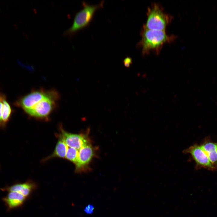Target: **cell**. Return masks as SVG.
<instances>
[{
  "label": "cell",
  "instance_id": "6da1fadb",
  "mask_svg": "<svg viewBox=\"0 0 217 217\" xmlns=\"http://www.w3.org/2000/svg\"><path fill=\"white\" fill-rule=\"evenodd\" d=\"M142 38L137 46L142 48V53L147 54L151 51L158 53L165 43L171 42L175 38L173 36L167 34L165 31L143 28L140 33Z\"/></svg>",
  "mask_w": 217,
  "mask_h": 217
},
{
  "label": "cell",
  "instance_id": "7a4b0ae2",
  "mask_svg": "<svg viewBox=\"0 0 217 217\" xmlns=\"http://www.w3.org/2000/svg\"><path fill=\"white\" fill-rule=\"evenodd\" d=\"M59 98V94L57 90H49L47 95L26 113L37 119L48 120L56 108Z\"/></svg>",
  "mask_w": 217,
  "mask_h": 217
},
{
  "label": "cell",
  "instance_id": "3957f363",
  "mask_svg": "<svg viewBox=\"0 0 217 217\" xmlns=\"http://www.w3.org/2000/svg\"><path fill=\"white\" fill-rule=\"evenodd\" d=\"M104 3V1H102L98 5H91L83 2V8L76 14L72 26L64 32V34L69 36H72L87 26L93 19L95 12L102 8Z\"/></svg>",
  "mask_w": 217,
  "mask_h": 217
},
{
  "label": "cell",
  "instance_id": "277c9868",
  "mask_svg": "<svg viewBox=\"0 0 217 217\" xmlns=\"http://www.w3.org/2000/svg\"><path fill=\"white\" fill-rule=\"evenodd\" d=\"M147 19L143 28L148 30L165 31L167 26L171 22V16L163 11L158 4L154 3L148 8Z\"/></svg>",
  "mask_w": 217,
  "mask_h": 217
},
{
  "label": "cell",
  "instance_id": "5b68a950",
  "mask_svg": "<svg viewBox=\"0 0 217 217\" xmlns=\"http://www.w3.org/2000/svg\"><path fill=\"white\" fill-rule=\"evenodd\" d=\"M49 91V90L41 88L33 90L29 93L19 97L13 104L22 109L26 113L45 97Z\"/></svg>",
  "mask_w": 217,
  "mask_h": 217
},
{
  "label": "cell",
  "instance_id": "8992f818",
  "mask_svg": "<svg viewBox=\"0 0 217 217\" xmlns=\"http://www.w3.org/2000/svg\"><path fill=\"white\" fill-rule=\"evenodd\" d=\"M96 149L90 142L82 146L79 150L77 160L75 164V171L81 173L89 170V164L92 159L96 156Z\"/></svg>",
  "mask_w": 217,
  "mask_h": 217
},
{
  "label": "cell",
  "instance_id": "52a82bcc",
  "mask_svg": "<svg viewBox=\"0 0 217 217\" xmlns=\"http://www.w3.org/2000/svg\"><path fill=\"white\" fill-rule=\"evenodd\" d=\"M60 134L68 147L79 150L83 146L91 142L89 137L90 130L85 133L73 134L65 131L62 125L60 126Z\"/></svg>",
  "mask_w": 217,
  "mask_h": 217
},
{
  "label": "cell",
  "instance_id": "ba28073f",
  "mask_svg": "<svg viewBox=\"0 0 217 217\" xmlns=\"http://www.w3.org/2000/svg\"><path fill=\"white\" fill-rule=\"evenodd\" d=\"M184 153L191 155L195 162L197 168H203L209 170H215L200 145L194 144L184 150Z\"/></svg>",
  "mask_w": 217,
  "mask_h": 217
},
{
  "label": "cell",
  "instance_id": "9c48e42d",
  "mask_svg": "<svg viewBox=\"0 0 217 217\" xmlns=\"http://www.w3.org/2000/svg\"><path fill=\"white\" fill-rule=\"evenodd\" d=\"M207 154L211 163L217 169V143L206 140L200 145Z\"/></svg>",
  "mask_w": 217,
  "mask_h": 217
},
{
  "label": "cell",
  "instance_id": "30bf717a",
  "mask_svg": "<svg viewBox=\"0 0 217 217\" xmlns=\"http://www.w3.org/2000/svg\"><path fill=\"white\" fill-rule=\"evenodd\" d=\"M68 147V146L60 134L58 142L53 152L51 155L44 159V160L46 161L54 157L65 158Z\"/></svg>",
  "mask_w": 217,
  "mask_h": 217
},
{
  "label": "cell",
  "instance_id": "8fae6325",
  "mask_svg": "<svg viewBox=\"0 0 217 217\" xmlns=\"http://www.w3.org/2000/svg\"><path fill=\"white\" fill-rule=\"evenodd\" d=\"M25 197L18 192H10L4 200L9 208H12L21 205Z\"/></svg>",
  "mask_w": 217,
  "mask_h": 217
},
{
  "label": "cell",
  "instance_id": "7c38bea8",
  "mask_svg": "<svg viewBox=\"0 0 217 217\" xmlns=\"http://www.w3.org/2000/svg\"><path fill=\"white\" fill-rule=\"evenodd\" d=\"M3 103L2 120L3 126L5 129L14 111L8 101L6 96L4 94L3 96Z\"/></svg>",
  "mask_w": 217,
  "mask_h": 217
},
{
  "label": "cell",
  "instance_id": "4fadbf2b",
  "mask_svg": "<svg viewBox=\"0 0 217 217\" xmlns=\"http://www.w3.org/2000/svg\"><path fill=\"white\" fill-rule=\"evenodd\" d=\"M79 154V150L72 147H68L65 158L74 164L76 162Z\"/></svg>",
  "mask_w": 217,
  "mask_h": 217
},
{
  "label": "cell",
  "instance_id": "5bb4252c",
  "mask_svg": "<svg viewBox=\"0 0 217 217\" xmlns=\"http://www.w3.org/2000/svg\"><path fill=\"white\" fill-rule=\"evenodd\" d=\"M33 185L30 182L25 183L24 186L19 192L25 197L28 196L30 192Z\"/></svg>",
  "mask_w": 217,
  "mask_h": 217
},
{
  "label": "cell",
  "instance_id": "9a60e30c",
  "mask_svg": "<svg viewBox=\"0 0 217 217\" xmlns=\"http://www.w3.org/2000/svg\"><path fill=\"white\" fill-rule=\"evenodd\" d=\"M4 93L0 92V129L2 130L5 129L2 122V112L3 105V99Z\"/></svg>",
  "mask_w": 217,
  "mask_h": 217
},
{
  "label": "cell",
  "instance_id": "2e32d148",
  "mask_svg": "<svg viewBox=\"0 0 217 217\" xmlns=\"http://www.w3.org/2000/svg\"><path fill=\"white\" fill-rule=\"evenodd\" d=\"M123 62L125 66L128 68L129 67L130 64L132 63V59L131 58L128 57L124 60Z\"/></svg>",
  "mask_w": 217,
  "mask_h": 217
},
{
  "label": "cell",
  "instance_id": "e0dca14e",
  "mask_svg": "<svg viewBox=\"0 0 217 217\" xmlns=\"http://www.w3.org/2000/svg\"><path fill=\"white\" fill-rule=\"evenodd\" d=\"M94 209L93 207L91 205H89L85 208V212L87 213H92Z\"/></svg>",
  "mask_w": 217,
  "mask_h": 217
},
{
  "label": "cell",
  "instance_id": "ac0fdd59",
  "mask_svg": "<svg viewBox=\"0 0 217 217\" xmlns=\"http://www.w3.org/2000/svg\"></svg>",
  "mask_w": 217,
  "mask_h": 217
}]
</instances>
